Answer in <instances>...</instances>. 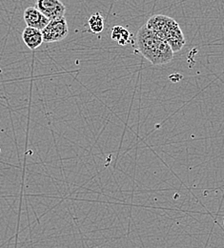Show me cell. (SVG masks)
<instances>
[{"label":"cell","mask_w":224,"mask_h":248,"mask_svg":"<svg viewBox=\"0 0 224 248\" xmlns=\"http://www.w3.org/2000/svg\"><path fill=\"white\" fill-rule=\"evenodd\" d=\"M111 38L113 41H116L118 44L124 46L130 42L131 33L126 28L122 26H115L112 29Z\"/></svg>","instance_id":"7"},{"label":"cell","mask_w":224,"mask_h":248,"mask_svg":"<svg viewBox=\"0 0 224 248\" xmlns=\"http://www.w3.org/2000/svg\"><path fill=\"white\" fill-rule=\"evenodd\" d=\"M88 26L90 28V31L94 33H99L104 29V18L99 14L96 13L92 15L88 20Z\"/></svg>","instance_id":"8"},{"label":"cell","mask_w":224,"mask_h":248,"mask_svg":"<svg viewBox=\"0 0 224 248\" xmlns=\"http://www.w3.org/2000/svg\"><path fill=\"white\" fill-rule=\"evenodd\" d=\"M0 153H1V149H0Z\"/></svg>","instance_id":"9"},{"label":"cell","mask_w":224,"mask_h":248,"mask_svg":"<svg viewBox=\"0 0 224 248\" xmlns=\"http://www.w3.org/2000/svg\"><path fill=\"white\" fill-rule=\"evenodd\" d=\"M23 18L27 27L42 31L50 22V20L35 7H28L24 11Z\"/></svg>","instance_id":"5"},{"label":"cell","mask_w":224,"mask_h":248,"mask_svg":"<svg viewBox=\"0 0 224 248\" xmlns=\"http://www.w3.org/2000/svg\"><path fill=\"white\" fill-rule=\"evenodd\" d=\"M146 27L166 41L174 53L179 52L185 44V38L179 23L167 16H152L147 21Z\"/></svg>","instance_id":"2"},{"label":"cell","mask_w":224,"mask_h":248,"mask_svg":"<svg viewBox=\"0 0 224 248\" xmlns=\"http://www.w3.org/2000/svg\"><path fill=\"white\" fill-rule=\"evenodd\" d=\"M22 39L30 50H36L44 42L42 31L31 27H26L24 29L22 32Z\"/></svg>","instance_id":"6"},{"label":"cell","mask_w":224,"mask_h":248,"mask_svg":"<svg viewBox=\"0 0 224 248\" xmlns=\"http://www.w3.org/2000/svg\"><path fill=\"white\" fill-rule=\"evenodd\" d=\"M135 43L140 54L153 65H164L174 59V52L169 44L146 25L137 31Z\"/></svg>","instance_id":"1"},{"label":"cell","mask_w":224,"mask_h":248,"mask_svg":"<svg viewBox=\"0 0 224 248\" xmlns=\"http://www.w3.org/2000/svg\"><path fill=\"white\" fill-rule=\"evenodd\" d=\"M49 20L64 17L66 7L60 0H36L35 6Z\"/></svg>","instance_id":"4"},{"label":"cell","mask_w":224,"mask_h":248,"mask_svg":"<svg viewBox=\"0 0 224 248\" xmlns=\"http://www.w3.org/2000/svg\"><path fill=\"white\" fill-rule=\"evenodd\" d=\"M45 43L59 42L66 38L69 33V27L65 17L50 20L48 25L42 30Z\"/></svg>","instance_id":"3"}]
</instances>
